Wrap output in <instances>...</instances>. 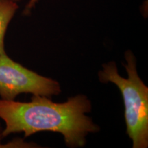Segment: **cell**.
Here are the masks:
<instances>
[{
	"label": "cell",
	"instance_id": "obj_4",
	"mask_svg": "<svg viewBox=\"0 0 148 148\" xmlns=\"http://www.w3.org/2000/svg\"><path fill=\"white\" fill-rule=\"evenodd\" d=\"M18 2L12 0L0 1V56L5 53L4 38L9 24L18 10Z\"/></svg>",
	"mask_w": 148,
	"mask_h": 148
},
{
	"label": "cell",
	"instance_id": "obj_5",
	"mask_svg": "<svg viewBox=\"0 0 148 148\" xmlns=\"http://www.w3.org/2000/svg\"><path fill=\"white\" fill-rule=\"evenodd\" d=\"M38 1L39 0H29L23 11V15H29V14H30L31 12H32V10L35 8Z\"/></svg>",
	"mask_w": 148,
	"mask_h": 148
},
{
	"label": "cell",
	"instance_id": "obj_1",
	"mask_svg": "<svg viewBox=\"0 0 148 148\" xmlns=\"http://www.w3.org/2000/svg\"><path fill=\"white\" fill-rule=\"evenodd\" d=\"M91 109V101L84 95L70 97L62 103L39 95H33L28 102L0 99V119L5 123L1 136L23 132L29 137L49 131L62 134L67 147H84L86 136L99 130L86 115Z\"/></svg>",
	"mask_w": 148,
	"mask_h": 148
},
{
	"label": "cell",
	"instance_id": "obj_3",
	"mask_svg": "<svg viewBox=\"0 0 148 148\" xmlns=\"http://www.w3.org/2000/svg\"><path fill=\"white\" fill-rule=\"evenodd\" d=\"M61 92L58 81L42 76L12 60L6 53L0 56V97L14 100L19 94L51 97Z\"/></svg>",
	"mask_w": 148,
	"mask_h": 148
},
{
	"label": "cell",
	"instance_id": "obj_2",
	"mask_svg": "<svg viewBox=\"0 0 148 148\" xmlns=\"http://www.w3.org/2000/svg\"><path fill=\"white\" fill-rule=\"evenodd\" d=\"M123 64L127 77H121L113 61L102 64L98 73L99 81L115 84L121 92L124 103L126 132L133 148L148 147V87L138 75L136 60L130 50L125 53Z\"/></svg>",
	"mask_w": 148,
	"mask_h": 148
},
{
	"label": "cell",
	"instance_id": "obj_6",
	"mask_svg": "<svg viewBox=\"0 0 148 148\" xmlns=\"http://www.w3.org/2000/svg\"><path fill=\"white\" fill-rule=\"evenodd\" d=\"M1 1V0H0ZM12 1H16V2H18V1H20L21 0H12Z\"/></svg>",
	"mask_w": 148,
	"mask_h": 148
}]
</instances>
